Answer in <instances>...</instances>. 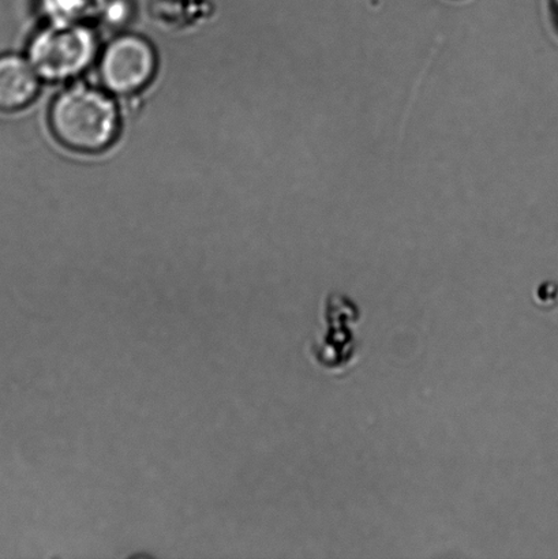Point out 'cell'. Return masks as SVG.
<instances>
[{
  "mask_svg": "<svg viewBox=\"0 0 558 559\" xmlns=\"http://www.w3.org/2000/svg\"><path fill=\"white\" fill-rule=\"evenodd\" d=\"M557 10H558V3H557Z\"/></svg>",
  "mask_w": 558,
  "mask_h": 559,
  "instance_id": "ba28073f",
  "label": "cell"
},
{
  "mask_svg": "<svg viewBox=\"0 0 558 559\" xmlns=\"http://www.w3.org/2000/svg\"><path fill=\"white\" fill-rule=\"evenodd\" d=\"M322 314L325 333L319 342L310 345V355L322 369L342 372L358 359L359 343L354 328L358 325L363 312L348 296L332 294L325 298Z\"/></svg>",
  "mask_w": 558,
  "mask_h": 559,
  "instance_id": "3957f363",
  "label": "cell"
},
{
  "mask_svg": "<svg viewBox=\"0 0 558 559\" xmlns=\"http://www.w3.org/2000/svg\"><path fill=\"white\" fill-rule=\"evenodd\" d=\"M97 52L95 33L76 24H54L33 36L27 60L40 79H74L93 62Z\"/></svg>",
  "mask_w": 558,
  "mask_h": 559,
  "instance_id": "7a4b0ae2",
  "label": "cell"
},
{
  "mask_svg": "<svg viewBox=\"0 0 558 559\" xmlns=\"http://www.w3.org/2000/svg\"><path fill=\"white\" fill-rule=\"evenodd\" d=\"M128 15V4L114 0L107 8V20L111 24H120Z\"/></svg>",
  "mask_w": 558,
  "mask_h": 559,
  "instance_id": "52a82bcc",
  "label": "cell"
},
{
  "mask_svg": "<svg viewBox=\"0 0 558 559\" xmlns=\"http://www.w3.org/2000/svg\"><path fill=\"white\" fill-rule=\"evenodd\" d=\"M55 136L70 150L97 153L117 139L119 114L112 98L85 85L60 93L49 111Z\"/></svg>",
  "mask_w": 558,
  "mask_h": 559,
  "instance_id": "6da1fadb",
  "label": "cell"
},
{
  "mask_svg": "<svg viewBox=\"0 0 558 559\" xmlns=\"http://www.w3.org/2000/svg\"><path fill=\"white\" fill-rule=\"evenodd\" d=\"M98 0H47L49 15L57 24H74L98 8Z\"/></svg>",
  "mask_w": 558,
  "mask_h": 559,
  "instance_id": "8992f818",
  "label": "cell"
},
{
  "mask_svg": "<svg viewBox=\"0 0 558 559\" xmlns=\"http://www.w3.org/2000/svg\"><path fill=\"white\" fill-rule=\"evenodd\" d=\"M98 73L104 86L118 95H130L150 84L156 73L155 49L140 36L115 38L104 51Z\"/></svg>",
  "mask_w": 558,
  "mask_h": 559,
  "instance_id": "277c9868",
  "label": "cell"
},
{
  "mask_svg": "<svg viewBox=\"0 0 558 559\" xmlns=\"http://www.w3.org/2000/svg\"><path fill=\"white\" fill-rule=\"evenodd\" d=\"M40 76L29 60L15 53L0 55V112H16L35 100Z\"/></svg>",
  "mask_w": 558,
  "mask_h": 559,
  "instance_id": "5b68a950",
  "label": "cell"
}]
</instances>
